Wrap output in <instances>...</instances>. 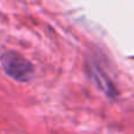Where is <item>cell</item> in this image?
<instances>
[{"mask_svg":"<svg viewBox=\"0 0 134 134\" xmlns=\"http://www.w3.org/2000/svg\"><path fill=\"white\" fill-rule=\"evenodd\" d=\"M2 69L8 76L20 82H26L34 73L33 65L21 54L15 52H6L0 59Z\"/></svg>","mask_w":134,"mask_h":134,"instance_id":"cell-1","label":"cell"}]
</instances>
